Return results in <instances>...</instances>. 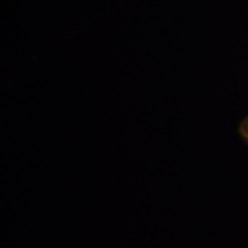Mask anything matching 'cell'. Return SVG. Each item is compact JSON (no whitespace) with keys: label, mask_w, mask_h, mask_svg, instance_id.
<instances>
[{"label":"cell","mask_w":248,"mask_h":248,"mask_svg":"<svg viewBox=\"0 0 248 248\" xmlns=\"http://www.w3.org/2000/svg\"><path fill=\"white\" fill-rule=\"evenodd\" d=\"M239 134L243 138V141L248 145V116L244 120H241V123L239 124Z\"/></svg>","instance_id":"1"}]
</instances>
